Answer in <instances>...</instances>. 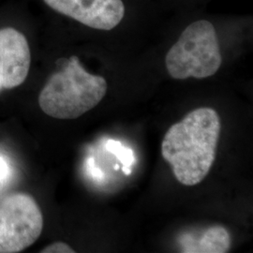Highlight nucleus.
<instances>
[{"mask_svg":"<svg viewBox=\"0 0 253 253\" xmlns=\"http://www.w3.org/2000/svg\"><path fill=\"white\" fill-rule=\"evenodd\" d=\"M54 13L92 34L123 41L160 30L170 14L157 0H42Z\"/></svg>","mask_w":253,"mask_h":253,"instance_id":"f03ea898","label":"nucleus"},{"mask_svg":"<svg viewBox=\"0 0 253 253\" xmlns=\"http://www.w3.org/2000/svg\"><path fill=\"white\" fill-rule=\"evenodd\" d=\"M157 1H158V2H160V3H161V0H157ZM161 4H162V3H161ZM162 6H163V5H162Z\"/></svg>","mask_w":253,"mask_h":253,"instance_id":"f8f14e48","label":"nucleus"},{"mask_svg":"<svg viewBox=\"0 0 253 253\" xmlns=\"http://www.w3.org/2000/svg\"><path fill=\"white\" fill-rule=\"evenodd\" d=\"M30 64L27 38L11 27L0 29V92L17 87L26 81Z\"/></svg>","mask_w":253,"mask_h":253,"instance_id":"423d86ee","label":"nucleus"},{"mask_svg":"<svg viewBox=\"0 0 253 253\" xmlns=\"http://www.w3.org/2000/svg\"><path fill=\"white\" fill-rule=\"evenodd\" d=\"M220 128L217 112L201 107L167 130L162 154L182 185L195 186L207 177L216 159Z\"/></svg>","mask_w":253,"mask_h":253,"instance_id":"7ed1b4c3","label":"nucleus"},{"mask_svg":"<svg viewBox=\"0 0 253 253\" xmlns=\"http://www.w3.org/2000/svg\"><path fill=\"white\" fill-rule=\"evenodd\" d=\"M250 14H214L206 8L171 14L164 27L171 43L164 68L175 81H203L215 76L224 62L223 42L253 28Z\"/></svg>","mask_w":253,"mask_h":253,"instance_id":"f257e3e1","label":"nucleus"},{"mask_svg":"<svg viewBox=\"0 0 253 253\" xmlns=\"http://www.w3.org/2000/svg\"><path fill=\"white\" fill-rule=\"evenodd\" d=\"M43 217L35 199L14 193L0 203V253H16L34 244L42 235Z\"/></svg>","mask_w":253,"mask_h":253,"instance_id":"39448f33","label":"nucleus"},{"mask_svg":"<svg viewBox=\"0 0 253 253\" xmlns=\"http://www.w3.org/2000/svg\"><path fill=\"white\" fill-rule=\"evenodd\" d=\"M6 172H7V169H6V166L4 165L3 162L1 161L0 159V179L6 175Z\"/></svg>","mask_w":253,"mask_h":253,"instance_id":"9b49d317","label":"nucleus"},{"mask_svg":"<svg viewBox=\"0 0 253 253\" xmlns=\"http://www.w3.org/2000/svg\"><path fill=\"white\" fill-rule=\"evenodd\" d=\"M105 76L89 73L78 55L66 59L39 96L42 112L56 119H76L95 108L108 91Z\"/></svg>","mask_w":253,"mask_h":253,"instance_id":"20e7f679","label":"nucleus"},{"mask_svg":"<svg viewBox=\"0 0 253 253\" xmlns=\"http://www.w3.org/2000/svg\"><path fill=\"white\" fill-rule=\"evenodd\" d=\"M107 149L112 153L116 154L118 156V159L124 164L123 171L126 175L129 174L131 172L129 167L134 162L133 154L131 152V150L122 146L120 145V143L116 142L114 140H109L108 143H107Z\"/></svg>","mask_w":253,"mask_h":253,"instance_id":"1a4fd4ad","label":"nucleus"},{"mask_svg":"<svg viewBox=\"0 0 253 253\" xmlns=\"http://www.w3.org/2000/svg\"><path fill=\"white\" fill-rule=\"evenodd\" d=\"M42 253H74L75 251L69 245L64 242H54L53 244L45 247Z\"/></svg>","mask_w":253,"mask_h":253,"instance_id":"9d476101","label":"nucleus"},{"mask_svg":"<svg viewBox=\"0 0 253 253\" xmlns=\"http://www.w3.org/2000/svg\"><path fill=\"white\" fill-rule=\"evenodd\" d=\"M211 0H161L164 9L169 13H176L190 9L206 8Z\"/></svg>","mask_w":253,"mask_h":253,"instance_id":"6e6552de","label":"nucleus"},{"mask_svg":"<svg viewBox=\"0 0 253 253\" xmlns=\"http://www.w3.org/2000/svg\"><path fill=\"white\" fill-rule=\"evenodd\" d=\"M183 253H225L229 252L232 240L231 235L224 227H209L196 240L185 234L180 237Z\"/></svg>","mask_w":253,"mask_h":253,"instance_id":"0eeeda50","label":"nucleus"}]
</instances>
